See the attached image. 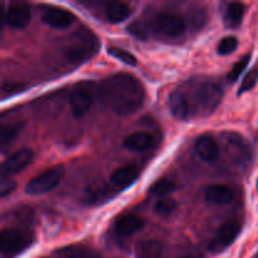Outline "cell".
<instances>
[{"label": "cell", "mask_w": 258, "mask_h": 258, "mask_svg": "<svg viewBox=\"0 0 258 258\" xmlns=\"http://www.w3.org/2000/svg\"><path fill=\"white\" fill-rule=\"evenodd\" d=\"M223 98V90L216 81L196 77L181 83L169 96V108L174 117L188 121L207 117L216 111Z\"/></svg>", "instance_id": "1"}, {"label": "cell", "mask_w": 258, "mask_h": 258, "mask_svg": "<svg viewBox=\"0 0 258 258\" xmlns=\"http://www.w3.org/2000/svg\"><path fill=\"white\" fill-rule=\"evenodd\" d=\"M100 91L106 105L118 116L138 112L146 97L143 83L128 73H116L105 78Z\"/></svg>", "instance_id": "2"}, {"label": "cell", "mask_w": 258, "mask_h": 258, "mask_svg": "<svg viewBox=\"0 0 258 258\" xmlns=\"http://www.w3.org/2000/svg\"><path fill=\"white\" fill-rule=\"evenodd\" d=\"M100 45V39L92 30L78 29L67 38L62 47V54L71 67H77L96 55Z\"/></svg>", "instance_id": "3"}, {"label": "cell", "mask_w": 258, "mask_h": 258, "mask_svg": "<svg viewBox=\"0 0 258 258\" xmlns=\"http://www.w3.org/2000/svg\"><path fill=\"white\" fill-rule=\"evenodd\" d=\"M34 243V234L24 228H4L0 236L2 258H15Z\"/></svg>", "instance_id": "4"}, {"label": "cell", "mask_w": 258, "mask_h": 258, "mask_svg": "<svg viewBox=\"0 0 258 258\" xmlns=\"http://www.w3.org/2000/svg\"><path fill=\"white\" fill-rule=\"evenodd\" d=\"M63 175H64V169L62 165L52 166L29 180V183L25 186V193L30 196H40V194L48 193L62 181Z\"/></svg>", "instance_id": "5"}, {"label": "cell", "mask_w": 258, "mask_h": 258, "mask_svg": "<svg viewBox=\"0 0 258 258\" xmlns=\"http://www.w3.org/2000/svg\"><path fill=\"white\" fill-rule=\"evenodd\" d=\"M95 98V83L83 81L73 87L70 97L71 112L75 117H82L88 112Z\"/></svg>", "instance_id": "6"}, {"label": "cell", "mask_w": 258, "mask_h": 258, "mask_svg": "<svg viewBox=\"0 0 258 258\" xmlns=\"http://www.w3.org/2000/svg\"><path fill=\"white\" fill-rule=\"evenodd\" d=\"M239 232H241V223L239 222L228 221L224 224H222L213 236V238L209 242V251L213 252V253H219V252L228 248L236 241Z\"/></svg>", "instance_id": "7"}, {"label": "cell", "mask_w": 258, "mask_h": 258, "mask_svg": "<svg viewBox=\"0 0 258 258\" xmlns=\"http://www.w3.org/2000/svg\"><path fill=\"white\" fill-rule=\"evenodd\" d=\"M155 27L160 33L166 37L178 38L184 34L186 29V23L180 15L173 14V13H161L156 15Z\"/></svg>", "instance_id": "8"}, {"label": "cell", "mask_w": 258, "mask_h": 258, "mask_svg": "<svg viewBox=\"0 0 258 258\" xmlns=\"http://www.w3.org/2000/svg\"><path fill=\"white\" fill-rule=\"evenodd\" d=\"M33 151L28 148L20 149L19 151L10 155L2 165V176H10L24 170L33 160Z\"/></svg>", "instance_id": "9"}, {"label": "cell", "mask_w": 258, "mask_h": 258, "mask_svg": "<svg viewBox=\"0 0 258 258\" xmlns=\"http://www.w3.org/2000/svg\"><path fill=\"white\" fill-rule=\"evenodd\" d=\"M75 15L60 8H48L42 15V20L48 27L54 29H67L75 22Z\"/></svg>", "instance_id": "10"}, {"label": "cell", "mask_w": 258, "mask_h": 258, "mask_svg": "<svg viewBox=\"0 0 258 258\" xmlns=\"http://www.w3.org/2000/svg\"><path fill=\"white\" fill-rule=\"evenodd\" d=\"M138 258H169L170 249L164 242L159 239H145L136 246Z\"/></svg>", "instance_id": "11"}, {"label": "cell", "mask_w": 258, "mask_h": 258, "mask_svg": "<svg viewBox=\"0 0 258 258\" xmlns=\"http://www.w3.org/2000/svg\"><path fill=\"white\" fill-rule=\"evenodd\" d=\"M30 20V8L27 3L19 2L14 3L7 10L5 15V23L9 27L15 28V29H22L27 27Z\"/></svg>", "instance_id": "12"}, {"label": "cell", "mask_w": 258, "mask_h": 258, "mask_svg": "<svg viewBox=\"0 0 258 258\" xmlns=\"http://www.w3.org/2000/svg\"><path fill=\"white\" fill-rule=\"evenodd\" d=\"M196 151L207 163H213L219 158L221 149L216 139L211 135H202L196 141Z\"/></svg>", "instance_id": "13"}, {"label": "cell", "mask_w": 258, "mask_h": 258, "mask_svg": "<svg viewBox=\"0 0 258 258\" xmlns=\"http://www.w3.org/2000/svg\"><path fill=\"white\" fill-rule=\"evenodd\" d=\"M140 175V169L136 165H125L116 169L110 176V181L116 188L125 189L133 185Z\"/></svg>", "instance_id": "14"}, {"label": "cell", "mask_w": 258, "mask_h": 258, "mask_svg": "<svg viewBox=\"0 0 258 258\" xmlns=\"http://www.w3.org/2000/svg\"><path fill=\"white\" fill-rule=\"evenodd\" d=\"M233 198V189L224 184H212L206 189V199L212 204L226 206L231 203Z\"/></svg>", "instance_id": "15"}, {"label": "cell", "mask_w": 258, "mask_h": 258, "mask_svg": "<svg viewBox=\"0 0 258 258\" xmlns=\"http://www.w3.org/2000/svg\"><path fill=\"white\" fill-rule=\"evenodd\" d=\"M144 224L145 222L141 217L136 216V214H125L115 222V231L118 236L128 237L140 231Z\"/></svg>", "instance_id": "16"}, {"label": "cell", "mask_w": 258, "mask_h": 258, "mask_svg": "<svg viewBox=\"0 0 258 258\" xmlns=\"http://www.w3.org/2000/svg\"><path fill=\"white\" fill-rule=\"evenodd\" d=\"M153 143V136L150 134L145 133V131H138V133L128 135L123 140V146L133 151H145L151 148Z\"/></svg>", "instance_id": "17"}, {"label": "cell", "mask_w": 258, "mask_h": 258, "mask_svg": "<svg viewBox=\"0 0 258 258\" xmlns=\"http://www.w3.org/2000/svg\"><path fill=\"white\" fill-rule=\"evenodd\" d=\"M246 7L242 3H229L224 13V24L228 28H238L243 20Z\"/></svg>", "instance_id": "18"}, {"label": "cell", "mask_w": 258, "mask_h": 258, "mask_svg": "<svg viewBox=\"0 0 258 258\" xmlns=\"http://www.w3.org/2000/svg\"><path fill=\"white\" fill-rule=\"evenodd\" d=\"M105 14L108 22L116 24V23H121L123 22V20L127 19L131 14V9L127 4H125V3L115 2L107 4Z\"/></svg>", "instance_id": "19"}, {"label": "cell", "mask_w": 258, "mask_h": 258, "mask_svg": "<svg viewBox=\"0 0 258 258\" xmlns=\"http://www.w3.org/2000/svg\"><path fill=\"white\" fill-rule=\"evenodd\" d=\"M54 254L58 258H97V254L95 252L83 246H78V244L57 249Z\"/></svg>", "instance_id": "20"}, {"label": "cell", "mask_w": 258, "mask_h": 258, "mask_svg": "<svg viewBox=\"0 0 258 258\" xmlns=\"http://www.w3.org/2000/svg\"><path fill=\"white\" fill-rule=\"evenodd\" d=\"M22 123H9V125H3L2 130H0V145H2V150L4 151L10 146V144L17 139L19 135L20 130H22Z\"/></svg>", "instance_id": "21"}, {"label": "cell", "mask_w": 258, "mask_h": 258, "mask_svg": "<svg viewBox=\"0 0 258 258\" xmlns=\"http://www.w3.org/2000/svg\"><path fill=\"white\" fill-rule=\"evenodd\" d=\"M176 188L175 181H173L171 179L163 178L159 179L158 181L153 184V185L149 188V194L151 197H158V198H165L169 194L173 193Z\"/></svg>", "instance_id": "22"}, {"label": "cell", "mask_w": 258, "mask_h": 258, "mask_svg": "<svg viewBox=\"0 0 258 258\" xmlns=\"http://www.w3.org/2000/svg\"><path fill=\"white\" fill-rule=\"evenodd\" d=\"M176 207H178V203L174 199L165 197V198H160L156 202L155 206H154V212H155L156 216L161 217V218H168L174 213Z\"/></svg>", "instance_id": "23"}, {"label": "cell", "mask_w": 258, "mask_h": 258, "mask_svg": "<svg viewBox=\"0 0 258 258\" xmlns=\"http://www.w3.org/2000/svg\"><path fill=\"white\" fill-rule=\"evenodd\" d=\"M107 52L108 54L112 55V57L116 58V59L121 60V62L125 63V64L131 66V67H135V66L138 64V59H136V57L133 54V53L128 52V50L122 49V48H118V47H108Z\"/></svg>", "instance_id": "24"}, {"label": "cell", "mask_w": 258, "mask_h": 258, "mask_svg": "<svg viewBox=\"0 0 258 258\" xmlns=\"http://www.w3.org/2000/svg\"><path fill=\"white\" fill-rule=\"evenodd\" d=\"M237 47H238V39L233 35H228V37L222 38L221 42L218 43L217 50L221 55H228L233 53L237 49Z\"/></svg>", "instance_id": "25"}, {"label": "cell", "mask_w": 258, "mask_h": 258, "mask_svg": "<svg viewBox=\"0 0 258 258\" xmlns=\"http://www.w3.org/2000/svg\"><path fill=\"white\" fill-rule=\"evenodd\" d=\"M249 59H251V55L246 54L244 57H242L241 59H239L238 62H237L236 64L233 66V67H232L231 72H229L228 77H227V78H228L229 82H236V81L238 80L239 76L243 73V71L246 70L247 66H248Z\"/></svg>", "instance_id": "26"}, {"label": "cell", "mask_w": 258, "mask_h": 258, "mask_svg": "<svg viewBox=\"0 0 258 258\" xmlns=\"http://www.w3.org/2000/svg\"><path fill=\"white\" fill-rule=\"evenodd\" d=\"M257 81H258V68L254 67L253 70H251L246 76H244L243 81H242L241 86H239L238 95H242V93L252 90V88L256 86Z\"/></svg>", "instance_id": "27"}, {"label": "cell", "mask_w": 258, "mask_h": 258, "mask_svg": "<svg viewBox=\"0 0 258 258\" xmlns=\"http://www.w3.org/2000/svg\"><path fill=\"white\" fill-rule=\"evenodd\" d=\"M127 30L130 34H133L134 37L138 38V39L140 40L148 39L149 37L148 28H146V25L144 24V23H141L140 20H136V22L131 23V24L128 25Z\"/></svg>", "instance_id": "28"}, {"label": "cell", "mask_w": 258, "mask_h": 258, "mask_svg": "<svg viewBox=\"0 0 258 258\" xmlns=\"http://www.w3.org/2000/svg\"><path fill=\"white\" fill-rule=\"evenodd\" d=\"M15 181H13L10 178H7V176H2V181H0V197L2 198H5V197L10 196V194L14 191Z\"/></svg>", "instance_id": "29"}, {"label": "cell", "mask_w": 258, "mask_h": 258, "mask_svg": "<svg viewBox=\"0 0 258 258\" xmlns=\"http://www.w3.org/2000/svg\"><path fill=\"white\" fill-rule=\"evenodd\" d=\"M203 9H197L193 12V15H191V23H193L196 27H201V25L204 24L206 22V17H203Z\"/></svg>", "instance_id": "30"}, {"label": "cell", "mask_w": 258, "mask_h": 258, "mask_svg": "<svg viewBox=\"0 0 258 258\" xmlns=\"http://www.w3.org/2000/svg\"><path fill=\"white\" fill-rule=\"evenodd\" d=\"M257 188H258V180H257Z\"/></svg>", "instance_id": "31"}]
</instances>
